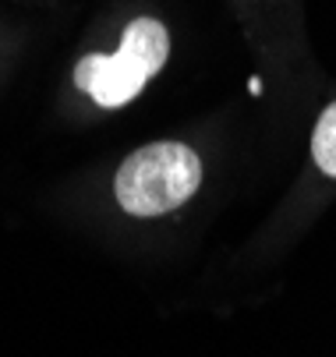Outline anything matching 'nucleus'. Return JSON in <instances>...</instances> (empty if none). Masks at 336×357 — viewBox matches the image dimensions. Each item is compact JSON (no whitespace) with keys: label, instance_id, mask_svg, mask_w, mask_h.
Wrapping results in <instances>:
<instances>
[{"label":"nucleus","instance_id":"nucleus-1","mask_svg":"<svg viewBox=\"0 0 336 357\" xmlns=\"http://www.w3.org/2000/svg\"><path fill=\"white\" fill-rule=\"evenodd\" d=\"M202 160L181 142H156L121 163L114 195L131 216H163L199 191Z\"/></svg>","mask_w":336,"mask_h":357},{"label":"nucleus","instance_id":"nucleus-3","mask_svg":"<svg viewBox=\"0 0 336 357\" xmlns=\"http://www.w3.org/2000/svg\"><path fill=\"white\" fill-rule=\"evenodd\" d=\"M312 156H315V163H319V170H322L326 177H336V103L326 107V114H322L319 124H315Z\"/></svg>","mask_w":336,"mask_h":357},{"label":"nucleus","instance_id":"nucleus-2","mask_svg":"<svg viewBox=\"0 0 336 357\" xmlns=\"http://www.w3.org/2000/svg\"><path fill=\"white\" fill-rule=\"evenodd\" d=\"M170 36L156 18H135L124 29L114 57L89 54L75 68V85L85 89L100 107H124L146 89V82L167 64Z\"/></svg>","mask_w":336,"mask_h":357}]
</instances>
